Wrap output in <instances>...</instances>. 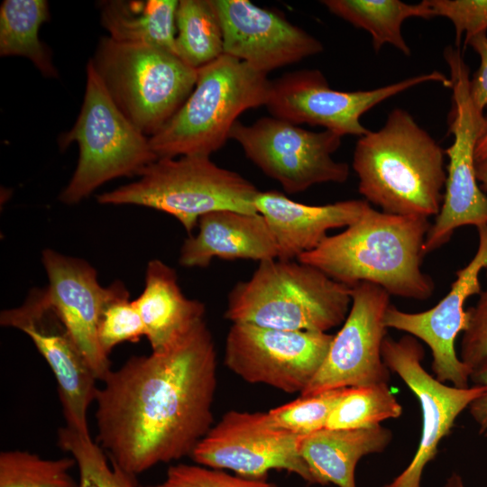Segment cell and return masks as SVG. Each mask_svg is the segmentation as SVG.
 Returning a JSON list of instances; mask_svg holds the SVG:
<instances>
[{"mask_svg":"<svg viewBox=\"0 0 487 487\" xmlns=\"http://www.w3.org/2000/svg\"><path fill=\"white\" fill-rule=\"evenodd\" d=\"M217 356L205 320L170 347L133 356L98 388V445L136 476L190 455L213 427Z\"/></svg>","mask_w":487,"mask_h":487,"instance_id":"cell-1","label":"cell"},{"mask_svg":"<svg viewBox=\"0 0 487 487\" xmlns=\"http://www.w3.org/2000/svg\"><path fill=\"white\" fill-rule=\"evenodd\" d=\"M428 219L388 214L371 206L344 231L297 260L350 288L375 284L390 295L425 300L434 292L421 269Z\"/></svg>","mask_w":487,"mask_h":487,"instance_id":"cell-2","label":"cell"},{"mask_svg":"<svg viewBox=\"0 0 487 487\" xmlns=\"http://www.w3.org/2000/svg\"><path fill=\"white\" fill-rule=\"evenodd\" d=\"M445 153L408 111L394 108L381 129L355 144L352 165L359 193L388 214L436 216L446 179Z\"/></svg>","mask_w":487,"mask_h":487,"instance_id":"cell-3","label":"cell"},{"mask_svg":"<svg viewBox=\"0 0 487 487\" xmlns=\"http://www.w3.org/2000/svg\"><path fill=\"white\" fill-rule=\"evenodd\" d=\"M351 289L299 260H267L230 290L225 317L232 324L327 333L345 320Z\"/></svg>","mask_w":487,"mask_h":487,"instance_id":"cell-4","label":"cell"},{"mask_svg":"<svg viewBox=\"0 0 487 487\" xmlns=\"http://www.w3.org/2000/svg\"><path fill=\"white\" fill-rule=\"evenodd\" d=\"M271 88L267 75L223 54L198 69L196 85L175 115L149 138L158 159L207 156L229 139L237 117L266 106Z\"/></svg>","mask_w":487,"mask_h":487,"instance_id":"cell-5","label":"cell"},{"mask_svg":"<svg viewBox=\"0 0 487 487\" xmlns=\"http://www.w3.org/2000/svg\"><path fill=\"white\" fill-rule=\"evenodd\" d=\"M139 179L97 196L104 205H135L175 217L192 234L198 219L229 209L257 213L259 189L239 173L219 167L207 156L161 158L148 165Z\"/></svg>","mask_w":487,"mask_h":487,"instance_id":"cell-6","label":"cell"},{"mask_svg":"<svg viewBox=\"0 0 487 487\" xmlns=\"http://www.w3.org/2000/svg\"><path fill=\"white\" fill-rule=\"evenodd\" d=\"M88 62L119 110L149 138L184 104L198 78V69L171 52L109 36L100 38Z\"/></svg>","mask_w":487,"mask_h":487,"instance_id":"cell-7","label":"cell"},{"mask_svg":"<svg viewBox=\"0 0 487 487\" xmlns=\"http://www.w3.org/2000/svg\"><path fill=\"white\" fill-rule=\"evenodd\" d=\"M73 142L78 144V161L60 196L68 205L78 203L111 179L139 176L158 159L149 137L119 110L89 62L79 115L59 140L60 148Z\"/></svg>","mask_w":487,"mask_h":487,"instance_id":"cell-8","label":"cell"},{"mask_svg":"<svg viewBox=\"0 0 487 487\" xmlns=\"http://www.w3.org/2000/svg\"><path fill=\"white\" fill-rule=\"evenodd\" d=\"M444 58L450 71L452 107L449 131L452 144L448 157L443 203L427 234L424 255L440 248L464 225H487V196L478 184L475 148L487 131V116L473 103L470 74L460 48L447 46Z\"/></svg>","mask_w":487,"mask_h":487,"instance_id":"cell-9","label":"cell"},{"mask_svg":"<svg viewBox=\"0 0 487 487\" xmlns=\"http://www.w3.org/2000/svg\"><path fill=\"white\" fill-rule=\"evenodd\" d=\"M229 139L237 142L245 156L288 194L322 183H344L349 177L348 164L332 157L342 137L327 130L312 132L266 116L252 124L237 121Z\"/></svg>","mask_w":487,"mask_h":487,"instance_id":"cell-10","label":"cell"},{"mask_svg":"<svg viewBox=\"0 0 487 487\" xmlns=\"http://www.w3.org/2000/svg\"><path fill=\"white\" fill-rule=\"evenodd\" d=\"M433 81L451 87L450 78L435 70L374 89L340 91L329 87L320 70L306 69L271 81L265 106L271 116L297 125H318L341 137H361L370 131L361 123L363 114L395 95Z\"/></svg>","mask_w":487,"mask_h":487,"instance_id":"cell-11","label":"cell"},{"mask_svg":"<svg viewBox=\"0 0 487 487\" xmlns=\"http://www.w3.org/2000/svg\"><path fill=\"white\" fill-rule=\"evenodd\" d=\"M334 335L233 323L225 345V364L250 383L301 393L322 366Z\"/></svg>","mask_w":487,"mask_h":487,"instance_id":"cell-12","label":"cell"},{"mask_svg":"<svg viewBox=\"0 0 487 487\" xmlns=\"http://www.w3.org/2000/svg\"><path fill=\"white\" fill-rule=\"evenodd\" d=\"M302 436L272 426L267 412L231 410L189 456L199 465L230 470L244 478L264 480L271 470H285L317 484L299 452Z\"/></svg>","mask_w":487,"mask_h":487,"instance_id":"cell-13","label":"cell"},{"mask_svg":"<svg viewBox=\"0 0 487 487\" xmlns=\"http://www.w3.org/2000/svg\"><path fill=\"white\" fill-rule=\"evenodd\" d=\"M351 289V307L343 326L334 335L319 371L300 396L390 381L391 371L382 360L381 345L387 335L384 317L391 295L368 282Z\"/></svg>","mask_w":487,"mask_h":487,"instance_id":"cell-14","label":"cell"},{"mask_svg":"<svg viewBox=\"0 0 487 487\" xmlns=\"http://www.w3.org/2000/svg\"><path fill=\"white\" fill-rule=\"evenodd\" d=\"M381 357L391 372L397 373L418 400L422 413L421 436L415 455L406 469L383 487H420L423 471L437 454L457 417L487 390L485 386H448L422 366L424 349L410 335L399 340L386 335Z\"/></svg>","mask_w":487,"mask_h":487,"instance_id":"cell-15","label":"cell"},{"mask_svg":"<svg viewBox=\"0 0 487 487\" xmlns=\"http://www.w3.org/2000/svg\"><path fill=\"white\" fill-rule=\"evenodd\" d=\"M477 230L479 244L475 254L456 271L450 290L436 305L422 312L409 313L391 304L384 317L387 328L406 332L424 342L432 354L435 377L457 388L469 387L472 370L457 355L455 340L468 324L465 301L481 293L479 276L487 268V225Z\"/></svg>","mask_w":487,"mask_h":487,"instance_id":"cell-16","label":"cell"},{"mask_svg":"<svg viewBox=\"0 0 487 487\" xmlns=\"http://www.w3.org/2000/svg\"><path fill=\"white\" fill-rule=\"evenodd\" d=\"M41 261L49 284L35 291L36 295L59 318L96 377L102 381L111 371L110 360L102 350L97 335L108 287L100 285L96 271L82 259L46 249Z\"/></svg>","mask_w":487,"mask_h":487,"instance_id":"cell-17","label":"cell"},{"mask_svg":"<svg viewBox=\"0 0 487 487\" xmlns=\"http://www.w3.org/2000/svg\"><path fill=\"white\" fill-rule=\"evenodd\" d=\"M224 37V54L269 72L323 51V44L276 11L247 0H212Z\"/></svg>","mask_w":487,"mask_h":487,"instance_id":"cell-18","label":"cell"},{"mask_svg":"<svg viewBox=\"0 0 487 487\" xmlns=\"http://www.w3.org/2000/svg\"><path fill=\"white\" fill-rule=\"evenodd\" d=\"M51 310L32 299L1 313L0 324L26 334L51 369L66 427L89 434L87 412L96 400L98 379Z\"/></svg>","mask_w":487,"mask_h":487,"instance_id":"cell-19","label":"cell"},{"mask_svg":"<svg viewBox=\"0 0 487 487\" xmlns=\"http://www.w3.org/2000/svg\"><path fill=\"white\" fill-rule=\"evenodd\" d=\"M371 206L348 199L312 206L296 202L277 190L259 191L254 207L266 220L278 248V258L297 260L317 248L329 230L347 227Z\"/></svg>","mask_w":487,"mask_h":487,"instance_id":"cell-20","label":"cell"},{"mask_svg":"<svg viewBox=\"0 0 487 487\" xmlns=\"http://www.w3.org/2000/svg\"><path fill=\"white\" fill-rule=\"evenodd\" d=\"M197 234L184 241L179 262L187 268H206L212 260L278 258V248L264 217L258 213L222 209L202 216Z\"/></svg>","mask_w":487,"mask_h":487,"instance_id":"cell-21","label":"cell"},{"mask_svg":"<svg viewBox=\"0 0 487 487\" xmlns=\"http://www.w3.org/2000/svg\"><path fill=\"white\" fill-rule=\"evenodd\" d=\"M133 301L152 352L170 347L204 321L205 305L183 294L175 270L161 260L148 262L144 289Z\"/></svg>","mask_w":487,"mask_h":487,"instance_id":"cell-22","label":"cell"},{"mask_svg":"<svg viewBox=\"0 0 487 487\" xmlns=\"http://www.w3.org/2000/svg\"><path fill=\"white\" fill-rule=\"evenodd\" d=\"M392 434L379 425L362 429L323 428L303 436L299 452L317 484L356 487L354 471L365 455L382 452Z\"/></svg>","mask_w":487,"mask_h":487,"instance_id":"cell-23","label":"cell"},{"mask_svg":"<svg viewBox=\"0 0 487 487\" xmlns=\"http://www.w3.org/2000/svg\"><path fill=\"white\" fill-rule=\"evenodd\" d=\"M176 0H108L100 4V21L120 42L156 47L176 55Z\"/></svg>","mask_w":487,"mask_h":487,"instance_id":"cell-24","label":"cell"},{"mask_svg":"<svg viewBox=\"0 0 487 487\" xmlns=\"http://www.w3.org/2000/svg\"><path fill=\"white\" fill-rule=\"evenodd\" d=\"M333 14L372 36L373 50L391 44L406 56L411 50L402 36L401 26L411 17L434 18L427 0L407 4L399 0H324L321 2Z\"/></svg>","mask_w":487,"mask_h":487,"instance_id":"cell-25","label":"cell"},{"mask_svg":"<svg viewBox=\"0 0 487 487\" xmlns=\"http://www.w3.org/2000/svg\"><path fill=\"white\" fill-rule=\"evenodd\" d=\"M49 18L45 0H5L0 6V55L27 58L43 76L57 77L51 55L39 38Z\"/></svg>","mask_w":487,"mask_h":487,"instance_id":"cell-26","label":"cell"},{"mask_svg":"<svg viewBox=\"0 0 487 487\" xmlns=\"http://www.w3.org/2000/svg\"><path fill=\"white\" fill-rule=\"evenodd\" d=\"M176 55L198 69L224 54L222 27L212 0H180L176 12Z\"/></svg>","mask_w":487,"mask_h":487,"instance_id":"cell-27","label":"cell"},{"mask_svg":"<svg viewBox=\"0 0 487 487\" xmlns=\"http://www.w3.org/2000/svg\"><path fill=\"white\" fill-rule=\"evenodd\" d=\"M401 413L402 407L388 383L349 388L331 412L325 428H370L386 419L397 418Z\"/></svg>","mask_w":487,"mask_h":487,"instance_id":"cell-28","label":"cell"},{"mask_svg":"<svg viewBox=\"0 0 487 487\" xmlns=\"http://www.w3.org/2000/svg\"><path fill=\"white\" fill-rule=\"evenodd\" d=\"M61 449L69 453L78 469V487H142L136 476L114 464L90 436L68 427L58 432Z\"/></svg>","mask_w":487,"mask_h":487,"instance_id":"cell-29","label":"cell"},{"mask_svg":"<svg viewBox=\"0 0 487 487\" xmlns=\"http://www.w3.org/2000/svg\"><path fill=\"white\" fill-rule=\"evenodd\" d=\"M71 457L46 459L23 450L0 453V487H78Z\"/></svg>","mask_w":487,"mask_h":487,"instance_id":"cell-30","label":"cell"},{"mask_svg":"<svg viewBox=\"0 0 487 487\" xmlns=\"http://www.w3.org/2000/svg\"><path fill=\"white\" fill-rule=\"evenodd\" d=\"M349 388L326 391L299 399L267 412L275 427L307 436L326 427L327 419Z\"/></svg>","mask_w":487,"mask_h":487,"instance_id":"cell-31","label":"cell"},{"mask_svg":"<svg viewBox=\"0 0 487 487\" xmlns=\"http://www.w3.org/2000/svg\"><path fill=\"white\" fill-rule=\"evenodd\" d=\"M144 326L141 316L125 286L115 281L108 286V296L105 303L99 324L98 341L107 355L119 344L137 342L144 336Z\"/></svg>","mask_w":487,"mask_h":487,"instance_id":"cell-32","label":"cell"},{"mask_svg":"<svg viewBox=\"0 0 487 487\" xmlns=\"http://www.w3.org/2000/svg\"><path fill=\"white\" fill-rule=\"evenodd\" d=\"M145 487H277L264 480L230 475L221 470L202 465L178 464L170 465L165 479Z\"/></svg>","mask_w":487,"mask_h":487,"instance_id":"cell-33","label":"cell"},{"mask_svg":"<svg viewBox=\"0 0 487 487\" xmlns=\"http://www.w3.org/2000/svg\"><path fill=\"white\" fill-rule=\"evenodd\" d=\"M434 17L447 18L455 32V47L473 36L487 32V0H427Z\"/></svg>","mask_w":487,"mask_h":487,"instance_id":"cell-34","label":"cell"},{"mask_svg":"<svg viewBox=\"0 0 487 487\" xmlns=\"http://www.w3.org/2000/svg\"><path fill=\"white\" fill-rule=\"evenodd\" d=\"M467 313L468 324L463 332L459 357L473 372L487 362V287Z\"/></svg>","mask_w":487,"mask_h":487,"instance_id":"cell-35","label":"cell"},{"mask_svg":"<svg viewBox=\"0 0 487 487\" xmlns=\"http://www.w3.org/2000/svg\"><path fill=\"white\" fill-rule=\"evenodd\" d=\"M471 46L480 57V66L470 78V94L482 111L487 107V32H480L464 44Z\"/></svg>","mask_w":487,"mask_h":487,"instance_id":"cell-36","label":"cell"},{"mask_svg":"<svg viewBox=\"0 0 487 487\" xmlns=\"http://www.w3.org/2000/svg\"><path fill=\"white\" fill-rule=\"evenodd\" d=\"M470 379L474 385H482L487 388V362L474 369ZM468 409L478 426L479 433L487 436V390L470 404Z\"/></svg>","mask_w":487,"mask_h":487,"instance_id":"cell-37","label":"cell"},{"mask_svg":"<svg viewBox=\"0 0 487 487\" xmlns=\"http://www.w3.org/2000/svg\"><path fill=\"white\" fill-rule=\"evenodd\" d=\"M475 172L478 182L482 188L487 191V157L475 162Z\"/></svg>","mask_w":487,"mask_h":487,"instance_id":"cell-38","label":"cell"},{"mask_svg":"<svg viewBox=\"0 0 487 487\" xmlns=\"http://www.w3.org/2000/svg\"><path fill=\"white\" fill-rule=\"evenodd\" d=\"M487 157V131L479 140L475 148V160H482Z\"/></svg>","mask_w":487,"mask_h":487,"instance_id":"cell-39","label":"cell"},{"mask_svg":"<svg viewBox=\"0 0 487 487\" xmlns=\"http://www.w3.org/2000/svg\"><path fill=\"white\" fill-rule=\"evenodd\" d=\"M443 487H464L462 477L456 473H453L446 480Z\"/></svg>","mask_w":487,"mask_h":487,"instance_id":"cell-40","label":"cell"}]
</instances>
